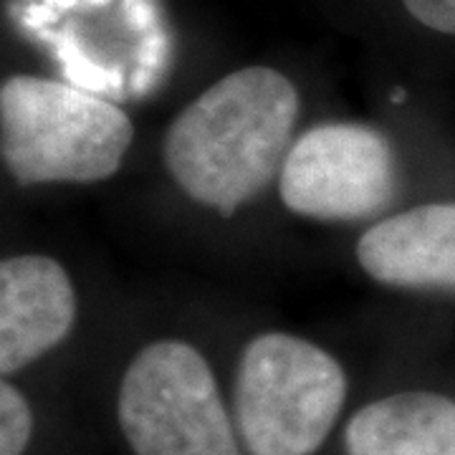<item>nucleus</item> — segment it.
Segmentation results:
<instances>
[{"label":"nucleus","mask_w":455,"mask_h":455,"mask_svg":"<svg viewBox=\"0 0 455 455\" xmlns=\"http://www.w3.org/2000/svg\"><path fill=\"white\" fill-rule=\"evenodd\" d=\"M299 107V89L278 68L230 71L167 127L164 170L193 203L233 215L278 178Z\"/></svg>","instance_id":"1"},{"label":"nucleus","mask_w":455,"mask_h":455,"mask_svg":"<svg viewBox=\"0 0 455 455\" xmlns=\"http://www.w3.org/2000/svg\"><path fill=\"white\" fill-rule=\"evenodd\" d=\"M132 140L124 109L71 84L13 74L0 86V155L20 188L114 178Z\"/></svg>","instance_id":"2"},{"label":"nucleus","mask_w":455,"mask_h":455,"mask_svg":"<svg viewBox=\"0 0 455 455\" xmlns=\"http://www.w3.org/2000/svg\"><path fill=\"white\" fill-rule=\"evenodd\" d=\"M347 372L319 344L263 331L235 372V427L251 455H314L347 403Z\"/></svg>","instance_id":"3"},{"label":"nucleus","mask_w":455,"mask_h":455,"mask_svg":"<svg viewBox=\"0 0 455 455\" xmlns=\"http://www.w3.org/2000/svg\"><path fill=\"white\" fill-rule=\"evenodd\" d=\"M116 420L134 455H243L211 364L188 341L157 339L134 355Z\"/></svg>","instance_id":"4"},{"label":"nucleus","mask_w":455,"mask_h":455,"mask_svg":"<svg viewBox=\"0 0 455 455\" xmlns=\"http://www.w3.org/2000/svg\"><path fill=\"white\" fill-rule=\"evenodd\" d=\"M276 182L293 215L352 223L390 205L400 167L385 132L362 122H324L293 140Z\"/></svg>","instance_id":"5"},{"label":"nucleus","mask_w":455,"mask_h":455,"mask_svg":"<svg viewBox=\"0 0 455 455\" xmlns=\"http://www.w3.org/2000/svg\"><path fill=\"white\" fill-rule=\"evenodd\" d=\"M76 289L66 268L44 253L0 263V372L26 370L56 349L76 324Z\"/></svg>","instance_id":"6"},{"label":"nucleus","mask_w":455,"mask_h":455,"mask_svg":"<svg viewBox=\"0 0 455 455\" xmlns=\"http://www.w3.org/2000/svg\"><path fill=\"white\" fill-rule=\"evenodd\" d=\"M357 263L382 286L455 291V200L377 220L357 241Z\"/></svg>","instance_id":"7"},{"label":"nucleus","mask_w":455,"mask_h":455,"mask_svg":"<svg viewBox=\"0 0 455 455\" xmlns=\"http://www.w3.org/2000/svg\"><path fill=\"white\" fill-rule=\"evenodd\" d=\"M347 455H455V400L395 392L359 407L344 427Z\"/></svg>","instance_id":"8"},{"label":"nucleus","mask_w":455,"mask_h":455,"mask_svg":"<svg viewBox=\"0 0 455 455\" xmlns=\"http://www.w3.org/2000/svg\"><path fill=\"white\" fill-rule=\"evenodd\" d=\"M31 435V405L26 395L5 377L0 385V455H23Z\"/></svg>","instance_id":"9"},{"label":"nucleus","mask_w":455,"mask_h":455,"mask_svg":"<svg viewBox=\"0 0 455 455\" xmlns=\"http://www.w3.org/2000/svg\"><path fill=\"white\" fill-rule=\"evenodd\" d=\"M403 5L425 28L455 36V0H403Z\"/></svg>","instance_id":"10"}]
</instances>
